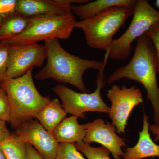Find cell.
<instances>
[{"label":"cell","instance_id":"1","mask_svg":"<svg viewBox=\"0 0 159 159\" xmlns=\"http://www.w3.org/2000/svg\"><path fill=\"white\" fill-rule=\"evenodd\" d=\"M46 66L38 72L34 78L37 80L53 79L58 82L72 84L83 93H89L86 88L83 76L90 69L104 70L108 56L106 54L102 61L84 59L66 51L61 45L58 39L44 41Z\"/></svg>","mask_w":159,"mask_h":159},{"label":"cell","instance_id":"2","mask_svg":"<svg viewBox=\"0 0 159 159\" xmlns=\"http://www.w3.org/2000/svg\"><path fill=\"white\" fill-rule=\"evenodd\" d=\"M158 64L155 50L146 34L137 39L133 56L126 65L117 69L110 76L109 84L122 79L140 83L147 93L154 111L155 124L159 125V89L157 80Z\"/></svg>","mask_w":159,"mask_h":159},{"label":"cell","instance_id":"3","mask_svg":"<svg viewBox=\"0 0 159 159\" xmlns=\"http://www.w3.org/2000/svg\"><path fill=\"white\" fill-rule=\"evenodd\" d=\"M33 68L20 77L4 78L0 87L6 92L11 108L10 123L17 127L23 122L37 118L38 114L50 102L38 91L32 77Z\"/></svg>","mask_w":159,"mask_h":159},{"label":"cell","instance_id":"4","mask_svg":"<svg viewBox=\"0 0 159 159\" xmlns=\"http://www.w3.org/2000/svg\"><path fill=\"white\" fill-rule=\"evenodd\" d=\"M134 11L132 8L112 7L97 15L76 21L74 27L83 31L88 45L107 52L115 34L126 20L133 16Z\"/></svg>","mask_w":159,"mask_h":159},{"label":"cell","instance_id":"5","mask_svg":"<svg viewBox=\"0 0 159 159\" xmlns=\"http://www.w3.org/2000/svg\"><path fill=\"white\" fill-rule=\"evenodd\" d=\"M76 22L73 14L29 19L28 25L22 33L1 43L13 46L37 43L52 39H67L75 28Z\"/></svg>","mask_w":159,"mask_h":159},{"label":"cell","instance_id":"6","mask_svg":"<svg viewBox=\"0 0 159 159\" xmlns=\"http://www.w3.org/2000/svg\"><path fill=\"white\" fill-rule=\"evenodd\" d=\"M133 16L128 29L119 38L114 39L109 51L106 52L111 59L125 60L128 58L132 51L134 41L159 22V11L146 0L137 1Z\"/></svg>","mask_w":159,"mask_h":159},{"label":"cell","instance_id":"7","mask_svg":"<svg viewBox=\"0 0 159 159\" xmlns=\"http://www.w3.org/2000/svg\"><path fill=\"white\" fill-rule=\"evenodd\" d=\"M103 71L97 75V87L93 93H80L65 85H57L53 91L60 98L62 106L67 113L77 118H85L84 113L93 111L109 113L110 107L103 101L101 96V90L105 85L106 80Z\"/></svg>","mask_w":159,"mask_h":159},{"label":"cell","instance_id":"8","mask_svg":"<svg viewBox=\"0 0 159 159\" xmlns=\"http://www.w3.org/2000/svg\"><path fill=\"white\" fill-rule=\"evenodd\" d=\"M106 96L111 102L109 115L118 134H124L129 117L133 109L143 102L142 92L136 86L120 87L114 84Z\"/></svg>","mask_w":159,"mask_h":159},{"label":"cell","instance_id":"9","mask_svg":"<svg viewBox=\"0 0 159 159\" xmlns=\"http://www.w3.org/2000/svg\"><path fill=\"white\" fill-rule=\"evenodd\" d=\"M9 46V63L4 78L20 77L34 66L41 67L46 59L44 45L37 43Z\"/></svg>","mask_w":159,"mask_h":159},{"label":"cell","instance_id":"10","mask_svg":"<svg viewBox=\"0 0 159 159\" xmlns=\"http://www.w3.org/2000/svg\"><path fill=\"white\" fill-rule=\"evenodd\" d=\"M24 143L32 145L44 159H55L59 143L53 134L37 120L31 119L16 127L15 134Z\"/></svg>","mask_w":159,"mask_h":159},{"label":"cell","instance_id":"11","mask_svg":"<svg viewBox=\"0 0 159 159\" xmlns=\"http://www.w3.org/2000/svg\"><path fill=\"white\" fill-rule=\"evenodd\" d=\"M88 0H17L16 12L28 19L72 14L74 4H84Z\"/></svg>","mask_w":159,"mask_h":159},{"label":"cell","instance_id":"12","mask_svg":"<svg viewBox=\"0 0 159 159\" xmlns=\"http://www.w3.org/2000/svg\"><path fill=\"white\" fill-rule=\"evenodd\" d=\"M84 125L86 128L84 143L89 145L92 142H97L108 149L114 159L123 157L124 153L122 148L126 147V143L118 135L112 124L105 122L103 119H98Z\"/></svg>","mask_w":159,"mask_h":159},{"label":"cell","instance_id":"13","mask_svg":"<svg viewBox=\"0 0 159 159\" xmlns=\"http://www.w3.org/2000/svg\"><path fill=\"white\" fill-rule=\"evenodd\" d=\"M148 117L145 115L143 127L139 132V139L135 145L126 148L122 159H143L150 157H159V145L151 138Z\"/></svg>","mask_w":159,"mask_h":159},{"label":"cell","instance_id":"14","mask_svg":"<svg viewBox=\"0 0 159 159\" xmlns=\"http://www.w3.org/2000/svg\"><path fill=\"white\" fill-rule=\"evenodd\" d=\"M136 2L135 0H97L82 5H73L72 11L74 16L81 20L97 15L112 7L134 8Z\"/></svg>","mask_w":159,"mask_h":159},{"label":"cell","instance_id":"15","mask_svg":"<svg viewBox=\"0 0 159 159\" xmlns=\"http://www.w3.org/2000/svg\"><path fill=\"white\" fill-rule=\"evenodd\" d=\"M77 117L66 118L57 125L52 134L58 143L74 144L83 142L86 134L84 124L80 125Z\"/></svg>","mask_w":159,"mask_h":159},{"label":"cell","instance_id":"16","mask_svg":"<svg viewBox=\"0 0 159 159\" xmlns=\"http://www.w3.org/2000/svg\"><path fill=\"white\" fill-rule=\"evenodd\" d=\"M66 112L61 104L59 99L55 98L43 108L36 119L46 130L52 134L66 116Z\"/></svg>","mask_w":159,"mask_h":159},{"label":"cell","instance_id":"17","mask_svg":"<svg viewBox=\"0 0 159 159\" xmlns=\"http://www.w3.org/2000/svg\"><path fill=\"white\" fill-rule=\"evenodd\" d=\"M29 19L16 12L4 17L0 25V42L18 35L26 29Z\"/></svg>","mask_w":159,"mask_h":159},{"label":"cell","instance_id":"18","mask_svg":"<svg viewBox=\"0 0 159 159\" xmlns=\"http://www.w3.org/2000/svg\"><path fill=\"white\" fill-rule=\"evenodd\" d=\"M7 159H28L25 143L15 134L0 144Z\"/></svg>","mask_w":159,"mask_h":159},{"label":"cell","instance_id":"19","mask_svg":"<svg viewBox=\"0 0 159 159\" xmlns=\"http://www.w3.org/2000/svg\"><path fill=\"white\" fill-rule=\"evenodd\" d=\"M74 145L88 159H111L110 151L103 146L93 147L83 142H77Z\"/></svg>","mask_w":159,"mask_h":159},{"label":"cell","instance_id":"20","mask_svg":"<svg viewBox=\"0 0 159 159\" xmlns=\"http://www.w3.org/2000/svg\"><path fill=\"white\" fill-rule=\"evenodd\" d=\"M55 159H85L74 144L59 143Z\"/></svg>","mask_w":159,"mask_h":159},{"label":"cell","instance_id":"21","mask_svg":"<svg viewBox=\"0 0 159 159\" xmlns=\"http://www.w3.org/2000/svg\"><path fill=\"white\" fill-rule=\"evenodd\" d=\"M11 111L6 92L0 87V120L10 122Z\"/></svg>","mask_w":159,"mask_h":159},{"label":"cell","instance_id":"22","mask_svg":"<svg viewBox=\"0 0 159 159\" xmlns=\"http://www.w3.org/2000/svg\"><path fill=\"white\" fill-rule=\"evenodd\" d=\"M9 46L0 42V82L5 77L9 60Z\"/></svg>","mask_w":159,"mask_h":159},{"label":"cell","instance_id":"23","mask_svg":"<svg viewBox=\"0 0 159 159\" xmlns=\"http://www.w3.org/2000/svg\"><path fill=\"white\" fill-rule=\"evenodd\" d=\"M146 34L154 46L158 64V71L159 72V22L152 27L150 30L146 32Z\"/></svg>","mask_w":159,"mask_h":159},{"label":"cell","instance_id":"24","mask_svg":"<svg viewBox=\"0 0 159 159\" xmlns=\"http://www.w3.org/2000/svg\"><path fill=\"white\" fill-rule=\"evenodd\" d=\"M17 0H0V15L6 17L16 12Z\"/></svg>","mask_w":159,"mask_h":159},{"label":"cell","instance_id":"25","mask_svg":"<svg viewBox=\"0 0 159 159\" xmlns=\"http://www.w3.org/2000/svg\"><path fill=\"white\" fill-rule=\"evenodd\" d=\"M6 122L0 120V144L11 134L6 127Z\"/></svg>","mask_w":159,"mask_h":159},{"label":"cell","instance_id":"26","mask_svg":"<svg viewBox=\"0 0 159 159\" xmlns=\"http://www.w3.org/2000/svg\"><path fill=\"white\" fill-rule=\"evenodd\" d=\"M28 159H44L35 148L29 144H26Z\"/></svg>","mask_w":159,"mask_h":159},{"label":"cell","instance_id":"27","mask_svg":"<svg viewBox=\"0 0 159 159\" xmlns=\"http://www.w3.org/2000/svg\"><path fill=\"white\" fill-rule=\"evenodd\" d=\"M149 130L152 133L154 136V140L158 141L159 140V125L152 124L149 126Z\"/></svg>","mask_w":159,"mask_h":159},{"label":"cell","instance_id":"28","mask_svg":"<svg viewBox=\"0 0 159 159\" xmlns=\"http://www.w3.org/2000/svg\"><path fill=\"white\" fill-rule=\"evenodd\" d=\"M0 159H7L6 155L4 153L1 145H0Z\"/></svg>","mask_w":159,"mask_h":159},{"label":"cell","instance_id":"29","mask_svg":"<svg viewBox=\"0 0 159 159\" xmlns=\"http://www.w3.org/2000/svg\"><path fill=\"white\" fill-rule=\"evenodd\" d=\"M155 5L159 9V0H156L155 2Z\"/></svg>","mask_w":159,"mask_h":159},{"label":"cell","instance_id":"30","mask_svg":"<svg viewBox=\"0 0 159 159\" xmlns=\"http://www.w3.org/2000/svg\"><path fill=\"white\" fill-rule=\"evenodd\" d=\"M4 17H3L2 16L0 15V25H1V24H2V22L3 19H4Z\"/></svg>","mask_w":159,"mask_h":159}]
</instances>
